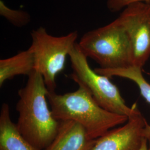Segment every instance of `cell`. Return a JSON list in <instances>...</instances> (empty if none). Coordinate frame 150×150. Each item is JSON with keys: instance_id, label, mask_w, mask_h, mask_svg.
<instances>
[{"instance_id": "obj_11", "label": "cell", "mask_w": 150, "mask_h": 150, "mask_svg": "<svg viewBox=\"0 0 150 150\" xmlns=\"http://www.w3.org/2000/svg\"><path fill=\"white\" fill-rule=\"evenodd\" d=\"M94 70L97 74L106 76L109 78L112 76H117L133 81L139 87L142 96L150 104V84L144 78L142 68L132 66L125 69L115 70L103 69L97 67Z\"/></svg>"}, {"instance_id": "obj_2", "label": "cell", "mask_w": 150, "mask_h": 150, "mask_svg": "<svg viewBox=\"0 0 150 150\" xmlns=\"http://www.w3.org/2000/svg\"><path fill=\"white\" fill-rule=\"evenodd\" d=\"M46 96L54 118L59 121L69 120L80 123L92 139H96L129 120L126 116L102 108L81 87L76 91L63 95L48 90Z\"/></svg>"}, {"instance_id": "obj_9", "label": "cell", "mask_w": 150, "mask_h": 150, "mask_svg": "<svg viewBox=\"0 0 150 150\" xmlns=\"http://www.w3.org/2000/svg\"><path fill=\"white\" fill-rule=\"evenodd\" d=\"M0 150H38L22 136L12 121L6 103L2 104L0 112Z\"/></svg>"}, {"instance_id": "obj_14", "label": "cell", "mask_w": 150, "mask_h": 150, "mask_svg": "<svg viewBox=\"0 0 150 150\" xmlns=\"http://www.w3.org/2000/svg\"><path fill=\"white\" fill-rule=\"evenodd\" d=\"M146 137L147 139V142H149V146L148 147V150H150V125H148L147 131H146Z\"/></svg>"}, {"instance_id": "obj_12", "label": "cell", "mask_w": 150, "mask_h": 150, "mask_svg": "<svg viewBox=\"0 0 150 150\" xmlns=\"http://www.w3.org/2000/svg\"><path fill=\"white\" fill-rule=\"evenodd\" d=\"M0 15L17 27L26 26L31 21L29 13L21 10L10 8L2 0H0Z\"/></svg>"}, {"instance_id": "obj_7", "label": "cell", "mask_w": 150, "mask_h": 150, "mask_svg": "<svg viewBox=\"0 0 150 150\" xmlns=\"http://www.w3.org/2000/svg\"><path fill=\"white\" fill-rule=\"evenodd\" d=\"M148 125L139 110L125 125L111 129L97 139L90 150H139L146 139Z\"/></svg>"}, {"instance_id": "obj_4", "label": "cell", "mask_w": 150, "mask_h": 150, "mask_svg": "<svg viewBox=\"0 0 150 150\" xmlns=\"http://www.w3.org/2000/svg\"><path fill=\"white\" fill-rule=\"evenodd\" d=\"M72 72L70 78L86 90L97 103L108 112L126 116L134 115L139 110L136 104L128 106L117 86L109 77L97 74L88 64L87 57L76 43L69 54Z\"/></svg>"}, {"instance_id": "obj_15", "label": "cell", "mask_w": 150, "mask_h": 150, "mask_svg": "<svg viewBox=\"0 0 150 150\" xmlns=\"http://www.w3.org/2000/svg\"><path fill=\"white\" fill-rule=\"evenodd\" d=\"M139 150H148V147H147V139H145L143 141L142 146Z\"/></svg>"}, {"instance_id": "obj_13", "label": "cell", "mask_w": 150, "mask_h": 150, "mask_svg": "<svg viewBox=\"0 0 150 150\" xmlns=\"http://www.w3.org/2000/svg\"><path fill=\"white\" fill-rule=\"evenodd\" d=\"M136 2L150 4V0H107V7L110 11L116 12L123 10L129 4Z\"/></svg>"}, {"instance_id": "obj_10", "label": "cell", "mask_w": 150, "mask_h": 150, "mask_svg": "<svg viewBox=\"0 0 150 150\" xmlns=\"http://www.w3.org/2000/svg\"><path fill=\"white\" fill-rule=\"evenodd\" d=\"M35 71V61L30 48L0 60V87L16 76H29Z\"/></svg>"}, {"instance_id": "obj_1", "label": "cell", "mask_w": 150, "mask_h": 150, "mask_svg": "<svg viewBox=\"0 0 150 150\" xmlns=\"http://www.w3.org/2000/svg\"><path fill=\"white\" fill-rule=\"evenodd\" d=\"M48 90L43 77L34 71L25 86L18 91L16 126L22 136L38 150L46 149L57 134L59 121L54 118L47 103Z\"/></svg>"}, {"instance_id": "obj_6", "label": "cell", "mask_w": 150, "mask_h": 150, "mask_svg": "<svg viewBox=\"0 0 150 150\" xmlns=\"http://www.w3.org/2000/svg\"><path fill=\"white\" fill-rule=\"evenodd\" d=\"M127 32L134 54V66L142 68L150 57V4L134 2L117 18Z\"/></svg>"}, {"instance_id": "obj_5", "label": "cell", "mask_w": 150, "mask_h": 150, "mask_svg": "<svg viewBox=\"0 0 150 150\" xmlns=\"http://www.w3.org/2000/svg\"><path fill=\"white\" fill-rule=\"evenodd\" d=\"M31 35L32 43L29 48L33 55L35 70L42 75L48 90L54 91L56 76L64 70L66 58L76 43L78 32L56 37L40 27L32 30Z\"/></svg>"}, {"instance_id": "obj_3", "label": "cell", "mask_w": 150, "mask_h": 150, "mask_svg": "<svg viewBox=\"0 0 150 150\" xmlns=\"http://www.w3.org/2000/svg\"><path fill=\"white\" fill-rule=\"evenodd\" d=\"M78 44L86 57L96 61L100 68L115 70L134 66L130 38L117 18L86 32Z\"/></svg>"}, {"instance_id": "obj_8", "label": "cell", "mask_w": 150, "mask_h": 150, "mask_svg": "<svg viewBox=\"0 0 150 150\" xmlns=\"http://www.w3.org/2000/svg\"><path fill=\"white\" fill-rule=\"evenodd\" d=\"M96 139L89 137L86 129L73 120L59 121L57 134L43 150H90Z\"/></svg>"}]
</instances>
